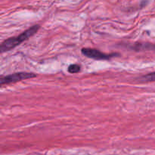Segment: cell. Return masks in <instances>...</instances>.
I'll use <instances>...</instances> for the list:
<instances>
[{
  "instance_id": "obj_1",
  "label": "cell",
  "mask_w": 155,
  "mask_h": 155,
  "mask_svg": "<svg viewBox=\"0 0 155 155\" xmlns=\"http://www.w3.org/2000/svg\"><path fill=\"white\" fill-rule=\"evenodd\" d=\"M39 28H40V26L36 24V25H33V27L27 29V30L18 35V36H15V37L5 39L0 45V52L4 53L16 48L20 44L30 39V37H32L39 30Z\"/></svg>"
},
{
  "instance_id": "obj_2",
  "label": "cell",
  "mask_w": 155,
  "mask_h": 155,
  "mask_svg": "<svg viewBox=\"0 0 155 155\" xmlns=\"http://www.w3.org/2000/svg\"><path fill=\"white\" fill-rule=\"evenodd\" d=\"M36 77V74H33V73H15V74L5 76V77H1V78H0V84H1V86H3V85L10 84V83H17V82L22 81V80L34 78Z\"/></svg>"
},
{
  "instance_id": "obj_3",
  "label": "cell",
  "mask_w": 155,
  "mask_h": 155,
  "mask_svg": "<svg viewBox=\"0 0 155 155\" xmlns=\"http://www.w3.org/2000/svg\"><path fill=\"white\" fill-rule=\"evenodd\" d=\"M81 51L83 55H85L86 57L98 61L110 60L112 58L117 55V54H114V53H112V54H106V53L101 52L99 50L89 48H83L81 50Z\"/></svg>"
},
{
  "instance_id": "obj_4",
  "label": "cell",
  "mask_w": 155,
  "mask_h": 155,
  "mask_svg": "<svg viewBox=\"0 0 155 155\" xmlns=\"http://www.w3.org/2000/svg\"><path fill=\"white\" fill-rule=\"evenodd\" d=\"M130 48L135 51H147V50H155V45L151 43H144V42H136L131 45Z\"/></svg>"
},
{
  "instance_id": "obj_5",
  "label": "cell",
  "mask_w": 155,
  "mask_h": 155,
  "mask_svg": "<svg viewBox=\"0 0 155 155\" xmlns=\"http://www.w3.org/2000/svg\"><path fill=\"white\" fill-rule=\"evenodd\" d=\"M140 81L143 83H148V82H154L155 81V72L150 73L146 75L142 76L140 78Z\"/></svg>"
},
{
  "instance_id": "obj_6",
  "label": "cell",
  "mask_w": 155,
  "mask_h": 155,
  "mask_svg": "<svg viewBox=\"0 0 155 155\" xmlns=\"http://www.w3.org/2000/svg\"><path fill=\"white\" fill-rule=\"evenodd\" d=\"M68 72L71 74H77V73L80 72L81 71V67L80 65L74 64H71L68 68Z\"/></svg>"
}]
</instances>
